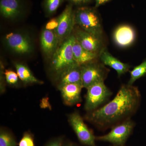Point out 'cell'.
Instances as JSON below:
<instances>
[{
	"mask_svg": "<svg viewBox=\"0 0 146 146\" xmlns=\"http://www.w3.org/2000/svg\"><path fill=\"white\" fill-rule=\"evenodd\" d=\"M141 94L137 87L123 84L112 100L102 107L89 112L87 121L100 129H107L129 119L140 106Z\"/></svg>",
	"mask_w": 146,
	"mask_h": 146,
	"instance_id": "6da1fadb",
	"label": "cell"
},
{
	"mask_svg": "<svg viewBox=\"0 0 146 146\" xmlns=\"http://www.w3.org/2000/svg\"><path fill=\"white\" fill-rule=\"evenodd\" d=\"M74 39L72 33L58 47L50 58L51 70L60 77L67 71L78 66L73 54Z\"/></svg>",
	"mask_w": 146,
	"mask_h": 146,
	"instance_id": "7a4b0ae2",
	"label": "cell"
},
{
	"mask_svg": "<svg viewBox=\"0 0 146 146\" xmlns=\"http://www.w3.org/2000/svg\"><path fill=\"white\" fill-rule=\"evenodd\" d=\"M74 14L76 25L91 34L102 37L103 29L101 22L94 9L79 7L74 10Z\"/></svg>",
	"mask_w": 146,
	"mask_h": 146,
	"instance_id": "3957f363",
	"label": "cell"
},
{
	"mask_svg": "<svg viewBox=\"0 0 146 146\" xmlns=\"http://www.w3.org/2000/svg\"><path fill=\"white\" fill-rule=\"evenodd\" d=\"M3 42L7 48L16 54H30L34 49L33 40L29 35L25 32L13 31L7 33L4 37Z\"/></svg>",
	"mask_w": 146,
	"mask_h": 146,
	"instance_id": "277c9868",
	"label": "cell"
},
{
	"mask_svg": "<svg viewBox=\"0 0 146 146\" xmlns=\"http://www.w3.org/2000/svg\"><path fill=\"white\" fill-rule=\"evenodd\" d=\"M135 126V123L132 120H125L112 127L107 134L96 136V141L108 142L113 146H125Z\"/></svg>",
	"mask_w": 146,
	"mask_h": 146,
	"instance_id": "5b68a950",
	"label": "cell"
},
{
	"mask_svg": "<svg viewBox=\"0 0 146 146\" xmlns=\"http://www.w3.org/2000/svg\"><path fill=\"white\" fill-rule=\"evenodd\" d=\"M84 108L88 112L99 108L107 102L112 95V92L105 84L104 82H97L86 89Z\"/></svg>",
	"mask_w": 146,
	"mask_h": 146,
	"instance_id": "8992f818",
	"label": "cell"
},
{
	"mask_svg": "<svg viewBox=\"0 0 146 146\" xmlns=\"http://www.w3.org/2000/svg\"><path fill=\"white\" fill-rule=\"evenodd\" d=\"M80 68L82 86L86 89L94 84L104 82L108 72L104 65L97 60L81 65Z\"/></svg>",
	"mask_w": 146,
	"mask_h": 146,
	"instance_id": "52a82bcc",
	"label": "cell"
},
{
	"mask_svg": "<svg viewBox=\"0 0 146 146\" xmlns=\"http://www.w3.org/2000/svg\"><path fill=\"white\" fill-rule=\"evenodd\" d=\"M68 121L81 144L86 146H97L96 136L84 122L79 112H75L70 114Z\"/></svg>",
	"mask_w": 146,
	"mask_h": 146,
	"instance_id": "ba28073f",
	"label": "cell"
},
{
	"mask_svg": "<svg viewBox=\"0 0 146 146\" xmlns=\"http://www.w3.org/2000/svg\"><path fill=\"white\" fill-rule=\"evenodd\" d=\"M58 17L59 24L54 31L59 46L72 34V33L76 25L74 10L73 9L72 5L69 3L66 5L64 10Z\"/></svg>",
	"mask_w": 146,
	"mask_h": 146,
	"instance_id": "9c48e42d",
	"label": "cell"
},
{
	"mask_svg": "<svg viewBox=\"0 0 146 146\" xmlns=\"http://www.w3.org/2000/svg\"><path fill=\"white\" fill-rule=\"evenodd\" d=\"M73 34L79 44L89 52L99 55L104 48L102 37L91 34L81 28L74 29Z\"/></svg>",
	"mask_w": 146,
	"mask_h": 146,
	"instance_id": "30bf717a",
	"label": "cell"
},
{
	"mask_svg": "<svg viewBox=\"0 0 146 146\" xmlns=\"http://www.w3.org/2000/svg\"><path fill=\"white\" fill-rule=\"evenodd\" d=\"M22 0H0V13L3 18L13 21L20 18L24 12Z\"/></svg>",
	"mask_w": 146,
	"mask_h": 146,
	"instance_id": "8fae6325",
	"label": "cell"
},
{
	"mask_svg": "<svg viewBox=\"0 0 146 146\" xmlns=\"http://www.w3.org/2000/svg\"><path fill=\"white\" fill-rule=\"evenodd\" d=\"M113 40L116 45L121 48H126L132 44L136 39L134 29L129 25H122L114 32Z\"/></svg>",
	"mask_w": 146,
	"mask_h": 146,
	"instance_id": "7c38bea8",
	"label": "cell"
},
{
	"mask_svg": "<svg viewBox=\"0 0 146 146\" xmlns=\"http://www.w3.org/2000/svg\"><path fill=\"white\" fill-rule=\"evenodd\" d=\"M58 88L61 93L63 102L67 105H74L81 102V91L83 88L82 84H69Z\"/></svg>",
	"mask_w": 146,
	"mask_h": 146,
	"instance_id": "4fadbf2b",
	"label": "cell"
},
{
	"mask_svg": "<svg viewBox=\"0 0 146 146\" xmlns=\"http://www.w3.org/2000/svg\"><path fill=\"white\" fill-rule=\"evenodd\" d=\"M40 42L42 51L47 57L50 58L59 46L54 31L48 30L45 28L42 30L40 35Z\"/></svg>",
	"mask_w": 146,
	"mask_h": 146,
	"instance_id": "5bb4252c",
	"label": "cell"
},
{
	"mask_svg": "<svg viewBox=\"0 0 146 146\" xmlns=\"http://www.w3.org/2000/svg\"><path fill=\"white\" fill-rule=\"evenodd\" d=\"M99 58L103 64L109 66L116 71L119 77L127 72L130 68L129 64L123 63L114 57L105 48L100 53Z\"/></svg>",
	"mask_w": 146,
	"mask_h": 146,
	"instance_id": "9a60e30c",
	"label": "cell"
},
{
	"mask_svg": "<svg viewBox=\"0 0 146 146\" xmlns=\"http://www.w3.org/2000/svg\"><path fill=\"white\" fill-rule=\"evenodd\" d=\"M73 50L74 60L77 65L80 66L96 60L99 56L98 54L84 48L77 42L75 38L73 44Z\"/></svg>",
	"mask_w": 146,
	"mask_h": 146,
	"instance_id": "2e32d148",
	"label": "cell"
},
{
	"mask_svg": "<svg viewBox=\"0 0 146 146\" xmlns=\"http://www.w3.org/2000/svg\"><path fill=\"white\" fill-rule=\"evenodd\" d=\"M16 68V73L19 77V78L24 83L39 84H42L44 82L36 78L29 68L26 65L20 63H16L14 64Z\"/></svg>",
	"mask_w": 146,
	"mask_h": 146,
	"instance_id": "e0dca14e",
	"label": "cell"
},
{
	"mask_svg": "<svg viewBox=\"0 0 146 146\" xmlns=\"http://www.w3.org/2000/svg\"><path fill=\"white\" fill-rule=\"evenodd\" d=\"M60 78V81L58 87L69 84H82L80 66H76L69 70L63 74Z\"/></svg>",
	"mask_w": 146,
	"mask_h": 146,
	"instance_id": "ac0fdd59",
	"label": "cell"
},
{
	"mask_svg": "<svg viewBox=\"0 0 146 146\" xmlns=\"http://www.w3.org/2000/svg\"><path fill=\"white\" fill-rule=\"evenodd\" d=\"M130 73V78L127 84L133 85L137 80L146 75V58L140 65L134 67Z\"/></svg>",
	"mask_w": 146,
	"mask_h": 146,
	"instance_id": "d6986e66",
	"label": "cell"
},
{
	"mask_svg": "<svg viewBox=\"0 0 146 146\" xmlns=\"http://www.w3.org/2000/svg\"><path fill=\"white\" fill-rule=\"evenodd\" d=\"M63 1L64 0H44L43 9L46 16L49 17L54 14Z\"/></svg>",
	"mask_w": 146,
	"mask_h": 146,
	"instance_id": "ffe728a7",
	"label": "cell"
},
{
	"mask_svg": "<svg viewBox=\"0 0 146 146\" xmlns=\"http://www.w3.org/2000/svg\"><path fill=\"white\" fill-rule=\"evenodd\" d=\"M16 139L9 131L1 130L0 132V146H17Z\"/></svg>",
	"mask_w": 146,
	"mask_h": 146,
	"instance_id": "44dd1931",
	"label": "cell"
},
{
	"mask_svg": "<svg viewBox=\"0 0 146 146\" xmlns=\"http://www.w3.org/2000/svg\"><path fill=\"white\" fill-rule=\"evenodd\" d=\"M4 74L6 81L9 85L16 86L18 84L19 77L17 73L11 70H5Z\"/></svg>",
	"mask_w": 146,
	"mask_h": 146,
	"instance_id": "7402d4cb",
	"label": "cell"
},
{
	"mask_svg": "<svg viewBox=\"0 0 146 146\" xmlns=\"http://www.w3.org/2000/svg\"><path fill=\"white\" fill-rule=\"evenodd\" d=\"M18 145V146H35L33 135L30 132H25Z\"/></svg>",
	"mask_w": 146,
	"mask_h": 146,
	"instance_id": "603a6c76",
	"label": "cell"
},
{
	"mask_svg": "<svg viewBox=\"0 0 146 146\" xmlns=\"http://www.w3.org/2000/svg\"><path fill=\"white\" fill-rule=\"evenodd\" d=\"M59 24V19L58 17L53 18L50 19L46 24L44 28L50 31H54Z\"/></svg>",
	"mask_w": 146,
	"mask_h": 146,
	"instance_id": "cb8c5ba5",
	"label": "cell"
},
{
	"mask_svg": "<svg viewBox=\"0 0 146 146\" xmlns=\"http://www.w3.org/2000/svg\"><path fill=\"white\" fill-rule=\"evenodd\" d=\"M63 137L60 136L50 140L45 146H63Z\"/></svg>",
	"mask_w": 146,
	"mask_h": 146,
	"instance_id": "d4e9b609",
	"label": "cell"
},
{
	"mask_svg": "<svg viewBox=\"0 0 146 146\" xmlns=\"http://www.w3.org/2000/svg\"><path fill=\"white\" fill-rule=\"evenodd\" d=\"M70 4L72 5L79 6L82 7V6L86 5L91 3L93 1V0H67Z\"/></svg>",
	"mask_w": 146,
	"mask_h": 146,
	"instance_id": "484cf974",
	"label": "cell"
},
{
	"mask_svg": "<svg viewBox=\"0 0 146 146\" xmlns=\"http://www.w3.org/2000/svg\"><path fill=\"white\" fill-rule=\"evenodd\" d=\"M110 1V0H96L95 7L97 8V7H99L100 6L109 1Z\"/></svg>",
	"mask_w": 146,
	"mask_h": 146,
	"instance_id": "4316f807",
	"label": "cell"
},
{
	"mask_svg": "<svg viewBox=\"0 0 146 146\" xmlns=\"http://www.w3.org/2000/svg\"><path fill=\"white\" fill-rule=\"evenodd\" d=\"M63 146H80L78 145L77 144L74 143H71V142H68L66 143Z\"/></svg>",
	"mask_w": 146,
	"mask_h": 146,
	"instance_id": "83f0119b",
	"label": "cell"
}]
</instances>
